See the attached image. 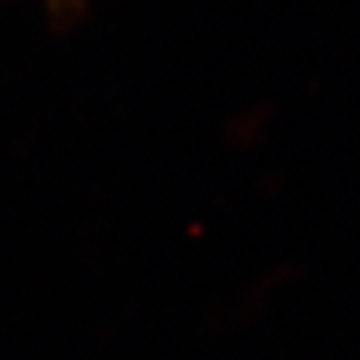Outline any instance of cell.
I'll return each instance as SVG.
<instances>
[{
	"label": "cell",
	"mask_w": 360,
	"mask_h": 360,
	"mask_svg": "<svg viewBox=\"0 0 360 360\" xmlns=\"http://www.w3.org/2000/svg\"><path fill=\"white\" fill-rule=\"evenodd\" d=\"M56 3H67V0H56Z\"/></svg>",
	"instance_id": "cell-1"
}]
</instances>
